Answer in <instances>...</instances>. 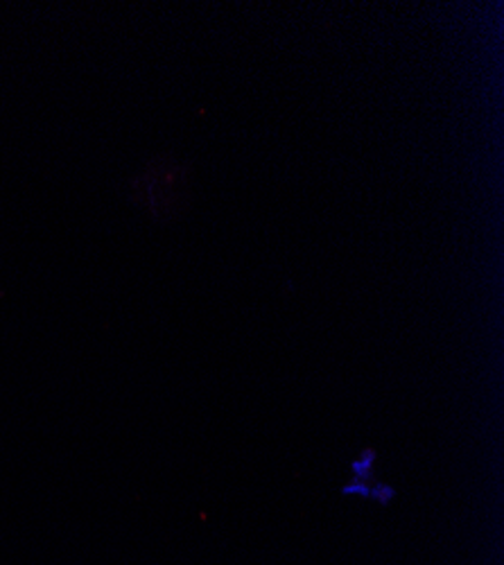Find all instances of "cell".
Listing matches in <instances>:
<instances>
[{
	"mask_svg": "<svg viewBox=\"0 0 504 565\" xmlns=\"http://www.w3.org/2000/svg\"><path fill=\"white\" fill-rule=\"evenodd\" d=\"M369 491H372L369 484H366V482H357V480H351L348 484L342 487V493H344V495L364 498V500H369Z\"/></svg>",
	"mask_w": 504,
	"mask_h": 565,
	"instance_id": "cell-3",
	"label": "cell"
},
{
	"mask_svg": "<svg viewBox=\"0 0 504 565\" xmlns=\"http://www.w3.org/2000/svg\"><path fill=\"white\" fill-rule=\"evenodd\" d=\"M376 450L372 448H364L353 461H351V473H353V480L357 482H366L369 484L374 480V466H376Z\"/></svg>",
	"mask_w": 504,
	"mask_h": 565,
	"instance_id": "cell-1",
	"label": "cell"
},
{
	"mask_svg": "<svg viewBox=\"0 0 504 565\" xmlns=\"http://www.w3.org/2000/svg\"><path fill=\"white\" fill-rule=\"evenodd\" d=\"M369 500H374L380 507H387V504H392L396 500V489L392 484H387V482H376L372 487V491H369Z\"/></svg>",
	"mask_w": 504,
	"mask_h": 565,
	"instance_id": "cell-2",
	"label": "cell"
}]
</instances>
